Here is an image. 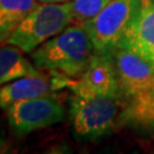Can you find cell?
Listing matches in <instances>:
<instances>
[{"mask_svg":"<svg viewBox=\"0 0 154 154\" xmlns=\"http://www.w3.org/2000/svg\"><path fill=\"white\" fill-rule=\"evenodd\" d=\"M95 48L81 22L69 25L31 53L33 64L39 70H48L55 75L78 78L87 69Z\"/></svg>","mask_w":154,"mask_h":154,"instance_id":"1","label":"cell"},{"mask_svg":"<svg viewBox=\"0 0 154 154\" xmlns=\"http://www.w3.org/2000/svg\"><path fill=\"white\" fill-rule=\"evenodd\" d=\"M126 114L132 121L154 123V65L138 54L118 47L113 51Z\"/></svg>","mask_w":154,"mask_h":154,"instance_id":"2","label":"cell"},{"mask_svg":"<svg viewBox=\"0 0 154 154\" xmlns=\"http://www.w3.org/2000/svg\"><path fill=\"white\" fill-rule=\"evenodd\" d=\"M70 116L79 139L95 140L113 128L122 106V96L87 91L72 93Z\"/></svg>","mask_w":154,"mask_h":154,"instance_id":"3","label":"cell"},{"mask_svg":"<svg viewBox=\"0 0 154 154\" xmlns=\"http://www.w3.org/2000/svg\"><path fill=\"white\" fill-rule=\"evenodd\" d=\"M75 21L72 2H41L37 5L6 44L23 53H32L39 46L62 32Z\"/></svg>","mask_w":154,"mask_h":154,"instance_id":"4","label":"cell"},{"mask_svg":"<svg viewBox=\"0 0 154 154\" xmlns=\"http://www.w3.org/2000/svg\"><path fill=\"white\" fill-rule=\"evenodd\" d=\"M140 7V0H112L96 15L81 22L95 53L113 54Z\"/></svg>","mask_w":154,"mask_h":154,"instance_id":"5","label":"cell"},{"mask_svg":"<svg viewBox=\"0 0 154 154\" xmlns=\"http://www.w3.org/2000/svg\"><path fill=\"white\" fill-rule=\"evenodd\" d=\"M6 111L9 128L18 137L56 125L64 119V109L53 93L14 103Z\"/></svg>","mask_w":154,"mask_h":154,"instance_id":"6","label":"cell"},{"mask_svg":"<svg viewBox=\"0 0 154 154\" xmlns=\"http://www.w3.org/2000/svg\"><path fill=\"white\" fill-rule=\"evenodd\" d=\"M54 90L67 87L72 93L87 91L102 95L122 96L113 54L95 53L87 69L78 78L56 75L53 80Z\"/></svg>","mask_w":154,"mask_h":154,"instance_id":"7","label":"cell"},{"mask_svg":"<svg viewBox=\"0 0 154 154\" xmlns=\"http://www.w3.org/2000/svg\"><path fill=\"white\" fill-rule=\"evenodd\" d=\"M118 47L131 50L154 65V4L139 8Z\"/></svg>","mask_w":154,"mask_h":154,"instance_id":"8","label":"cell"},{"mask_svg":"<svg viewBox=\"0 0 154 154\" xmlns=\"http://www.w3.org/2000/svg\"><path fill=\"white\" fill-rule=\"evenodd\" d=\"M53 90L51 81L42 73L18 78L0 87V107L7 110L14 103L45 96Z\"/></svg>","mask_w":154,"mask_h":154,"instance_id":"9","label":"cell"},{"mask_svg":"<svg viewBox=\"0 0 154 154\" xmlns=\"http://www.w3.org/2000/svg\"><path fill=\"white\" fill-rule=\"evenodd\" d=\"M41 72L23 55V51L13 45L0 47V87L15 79L37 75Z\"/></svg>","mask_w":154,"mask_h":154,"instance_id":"10","label":"cell"},{"mask_svg":"<svg viewBox=\"0 0 154 154\" xmlns=\"http://www.w3.org/2000/svg\"><path fill=\"white\" fill-rule=\"evenodd\" d=\"M37 5V0H0V45L6 44Z\"/></svg>","mask_w":154,"mask_h":154,"instance_id":"11","label":"cell"},{"mask_svg":"<svg viewBox=\"0 0 154 154\" xmlns=\"http://www.w3.org/2000/svg\"><path fill=\"white\" fill-rule=\"evenodd\" d=\"M111 1L112 0H73L72 7L75 21L83 22L93 17Z\"/></svg>","mask_w":154,"mask_h":154,"instance_id":"12","label":"cell"},{"mask_svg":"<svg viewBox=\"0 0 154 154\" xmlns=\"http://www.w3.org/2000/svg\"><path fill=\"white\" fill-rule=\"evenodd\" d=\"M8 149H9L8 143L6 142L5 139L0 138V153H6V152H8Z\"/></svg>","mask_w":154,"mask_h":154,"instance_id":"13","label":"cell"},{"mask_svg":"<svg viewBox=\"0 0 154 154\" xmlns=\"http://www.w3.org/2000/svg\"><path fill=\"white\" fill-rule=\"evenodd\" d=\"M39 2H67L71 0H37Z\"/></svg>","mask_w":154,"mask_h":154,"instance_id":"14","label":"cell"},{"mask_svg":"<svg viewBox=\"0 0 154 154\" xmlns=\"http://www.w3.org/2000/svg\"><path fill=\"white\" fill-rule=\"evenodd\" d=\"M140 2H142V7H149L153 5L152 0H140Z\"/></svg>","mask_w":154,"mask_h":154,"instance_id":"15","label":"cell"},{"mask_svg":"<svg viewBox=\"0 0 154 154\" xmlns=\"http://www.w3.org/2000/svg\"><path fill=\"white\" fill-rule=\"evenodd\" d=\"M152 2H153V4H154V0H152Z\"/></svg>","mask_w":154,"mask_h":154,"instance_id":"16","label":"cell"}]
</instances>
